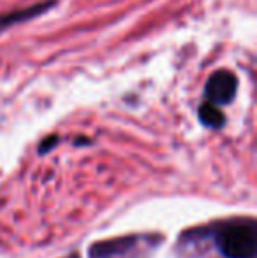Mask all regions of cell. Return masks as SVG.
I'll return each mask as SVG.
<instances>
[{
    "label": "cell",
    "mask_w": 257,
    "mask_h": 258,
    "mask_svg": "<svg viewBox=\"0 0 257 258\" xmlns=\"http://www.w3.org/2000/svg\"><path fill=\"white\" fill-rule=\"evenodd\" d=\"M219 249L227 258H252L255 255V232L250 227H231L220 232Z\"/></svg>",
    "instance_id": "6da1fadb"
},
{
    "label": "cell",
    "mask_w": 257,
    "mask_h": 258,
    "mask_svg": "<svg viewBox=\"0 0 257 258\" xmlns=\"http://www.w3.org/2000/svg\"><path fill=\"white\" fill-rule=\"evenodd\" d=\"M238 92V78L227 69H219L208 78L204 86V95L210 104L226 105L231 104Z\"/></svg>",
    "instance_id": "7a4b0ae2"
},
{
    "label": "cell",
    "mask_w": 257,
    "mask_h": 258,
    "mask_svg": "<svg viewBox=\"0 0 257 258\" xmlns=\"http://www.w3.org/2000/svg\"><path fill=\"white\" fill-rule=\"evenodd\" d=\"M55 4H57V0H44V2L23 7V9H16V11H13V13L0 14V30L14 27V25H18V23H23V21H28V20H32V18L41 16V14L48 13Z\"/></svg>",
    "instance_id": "3957f363"
},
{
    "label": "cell",
    "mask_w": 257,
    "mask_h": 258,
    "mask_svg": "<svg viewBox=\"0 0 257 258\" xmlns=\"http://www.w3.org/2000/svg\"><path fill=\"white\" fill-rule=\"evenodd\" d=\"M199 119L208 128H222L226 125V116L219 109V105L204 102L199 107Z\"/></svg>",
    "instance_id": "277c9868"
},
{
    "label": "cell",
    "mask_w": 257,
    "mask_h": 258,
    "mask_svg": "<svg viewBox=\"0 0 257 258\" xmlns=\"http://www.w3.org/2000/svg\"><path fill=\"white\" fill-rule=\"evenodd\" d=\"M57 143H59V137L57 136H52V137H48V139H44L41 143V146H39V153H46V151H49Z\"/></svg>",
    "instance_id": "5b68a950"
}]
</instances>
